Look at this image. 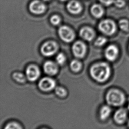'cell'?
<instances>
[{
  "mask_svg": "<svg viewBox=\"0 0 129 129\" xmlns=\"http://www.w3.org/2000/svg\"><path fill=\"white\" fill-rule=\"evenodd\" d=\"M91 76L99 83L105 82L109 79L111 69L108 63L100 62L92 65L90 69Z\"/></svg>",
  "mask_w": 129,
  "mask_h": 129,
  "instance_id": "1",
  "label": "cell"
},
{
  "mask_svg": "<svg viewBox=\"0 0 129 129\" xmlns=\"http://www.w3.org/2000/svg\"><path fill=\"white\" fill-rule=\"evenodd\" d=\"M105 100L109 106L120 107L126 102V96L124 92L120 90L112 89L107 92Z\"/></svg>",
  "mask_w": 129,
  "mask_h": 129,
  "instance_id": "2",
  "label": "cell"
},
{
  "mask_svg": "<svg viewBox=\"0 0 129 129\" xmlns=\"http://www.w3.org/2000/svg\"><path fill=\"white\" fill-rule=\"evenodd\" d=\"M98 29L102 33L105 35L111 36L115 33L117 27L114 21L111 19H104L100 22Z\"/></svg>",
  "mask_w": 129,
  "mask_h": 129,
  "instance_id": "3",
  "label": "cell"
},
{
  "mask_svg": "<svg viewBox=\"0 0 129 129\" xmlns=\"http://www.w3.org/2000/svg\"><path fill=\"white\" fill-rule=\"evenodd\" d=\"M59 49L58 44L54 41H48L44 42L41 47L40 51L42 55L50 57L57 52Z\"/></svg>",
  "mask_w": 129,
  "mask_h": 129,
  "instance_id": "4",
  "label": "cell"
},
{
  "mask_svg": "<svg viewBox=\"0 0 129 129\" xmlns=\"http://www.w3.org/2000/svg\"><path fill=\"white\" fill-rule=\"evenodd\" d=\"M58 34L60 38L67 43L72 42L75 39V34L74 31L70 27L65 25L59 27Z\"/></svg>",
  "mask_w": 129,
  "mask_h": 129,
  "instance_id": "5",
  "label": "cell"
},
{
  "mask_svg": "<svg viewBox=\"0 0 129 129\" xmlns=\"http://www.w3.org/2000/svg\"><path fill=\"white\" fill-rule=\"evenodd\" d=\"M87 46L82 41H77L72 46V51L74 56L78 59L84 57L87 52Z\"/></svg>",
  "mask_w": 129,
  "mask_h": 129,
  "instance_id": "6",
  "label": "cell"
},
{
  "mask_svg": "<svg viewBox=\"0 0 129 129\" xmlns=\"http://www.w3.org/2000/svg\"><path fill=\"white\" fill-rule=\"evenodd\" d=\"M39 88L43 92H49L56 87V82L54 79L51 77H44L39 81Z\"/></svg>",
  "mask_w": 129,
  "mask_h": 129,
  "instance_id": "7",
  "label": "cell"
},
{
  "mask_svg": "<svg viewBox=\"0 0 129 129\" xmlns=\"http://www.w3.org/2000/svg\"><path fill=\"white\" fill-rule=\"evenodd\" d=\"M119 53V48L114 44H111L105 49L104 55L107 60L109 62H114L117 59Z\"/></svg>",
  "mask_w": 129,
  "mask_h": 129,
  "instance_id": "8",
  "label": "cell"
},
{
  "mask_svg": "<svg viewBox=\"0 0 129 129\" xmlns=\"http://www.w3.org/2000/svg\"><path fill=\"white\" fill-rule=\"evenodd\" d=\"M25 75L28 80L35 82L39 79L40 75V70L36 65H30L26 68Z\"/></svg>",
  "mask_w": 129,
  "mask_h": 129,
  "instance_id": "9",
  "label": "cell"
},
{
  "mask_svg": "<svg viewBox=\"0 0 129 129\" xmlns=\"http://www.w3.org/2000/svg\"><path fill=\"white\" fill-rule=\"evenodd\" d=\"M29 10L31 13L36 15L42 14L46 10V5L41 0H34L30 3Z\"/></svg>",
  "mask_w": 129,
  "mask_h": 129,
  "instance_id": "10",
  "label": "cell"
},
{
  "mask_svg": "<svg viewBox=\"0 0 129 129\" xmlns=\"http://www.w3.org/2000/svg\"><path fill=\"white\" fill-rule=\"evenodd\" d=\"M128 118L127 111L124 108H119L115 111L113 115L114 120L119 125L125 123Z\"/></svg>",
  "mask_w": 129,
  "mask_h": 129,
  "instance_id": "11",
  "label": "cell"
},
{
  "mask_svg": "<svg viewBox=\"0 0 129 129\" xmlns=\"http://www.w3.org/2000/svg\"><path fill=\"white\" fill-rule=\"evenodd\" d=\"M43 70L45 73L48 75L53 76L57 73L59 68L56 62L48 60L44 63Z\"/></svg>",
  "mask_w": 129,
  "mask_h": 129,
  "instance_id": "12",
  "label": "cell"
},
{
  "mask_svg": "<svg viewBox=\"0 0 129 129\" xmlns=\"http://www.w3.org/2000/svg\"><path fill=\"white\" fill-rule=\"evenodd\" d=\"M79 35L84 40L90 42L95 38L96 33L94 30L89 26H85L81 29Z\"/></svg>",
  "mask_w": 129,
  "mask_h": 129,
  "instance_id": "13",
  "label": "cell"
},
{
  "mask_svg": "<svg viewBox=\"0 0 129 129\" xmlns=\"http://www.w3.org/2000/svg\"><path fill=\"white\" fill-rule=\"evenodd\" d=\"M67 9L70 13L76 15L82 12V7L80 2L77 0H71L67 4Z\"/></svg>",
  "mask_w": 129,
  "mask_h": 129,
  "instance_id": "14",
  "label": "cell"
},
{
  "mask_svg": "<svg viewBox=\"0 0 129 129\" xmlns=\"http://www.w3.org/2000/svg\"><path fill=\"white\" fill-rule=\"evenodd\" d=\"M91 13L96 18H100L104 13V10L101 5L95 4L91 8Z\"/></svg>",
  "mask_w": 129,
  "mask_h": 129,
  "instance_id": "15",
  "label": "cell"
},
{
  "mask_svg": "<svg viewBox=\"0 0 129 129\" xmlns=\"http://www.w3.org/2000/svg\"><path fill=\"white\" fill-rule=\"evenodd\" d=\"M111 113L112 109L109 105H103L100 110V119L102 121L106 120L110 116Z\"/></svg>",
  "mask_w": 129,
  "mask_h": 129,
  "instance_id": "16",
  "label": "cell"
},
{
  "mask_svg": "<svg viewBox=\"0 0 129 129\" xmlns=\"http://www.w3.org/2000/svg\"><path fill=\"white\" fill-rule=\"evenodd\" d=\"M12 77L15 80L19 83H24L27 79L26 75L20 72H15L12 74Z\"/></svg>",
  "mask_w": 129,
  "mask_h": 129,
  "instance_id": "17",
  "label": "cell"
},
{
  "mask_svg": "<svg viewBox=\"0 0 129 129\" xmlns=\"http://www.w3.org/2000/svg\"><path fill=\"white\" fill-rule=\"evenodd\" d=\"M82 63L78 59H73L70 63V68L72 71L74 72H80L82 69Z\"/></svg>",
  "mask_w": 129,
  "mask_h": 129,
  "instance_id": "18",
  "label": "cell"
},
{
  "mask_svg": "<svg viewBox=\"0 0 129 129\" xmlns=\"http://www.w3.org/2000/svg\"><path fill=\"white\" fill-rule=\"evenodd\" d=\"M55 92L60 98H65L67 95V91L64 87L57 86L55 88Z\"/></svg>",
  "mask_w": 129,
  "mask_h": 129,
  "instance_id": "19",
  "label": "cell"
},
{
  "mask_svg": "<svg viewBox=\"0 0 129 129\" xmlns=\"http://www.w3.org/2000/svg\"><path fill=\"white\" fill-rule=\"evenodd\" d=\"M119 26L121 30L125 32L129 31V22L126 19H121L119 21Z\"/></svg>",
  "mask_w": 129,
  "mask_h": 129,
  "instance_id": "20",
  "label": "cell"
},
{
  "mask_svg": "<svg viewBox=\"0 0 129 129\" xmlns=\"http://www.w3.org/2000/svg\"><path fill=\"white\" fill-rule=\"evenodd\" d=\"M56 62L59 65L64 64L66 61V57L64 53L62 52L59 53L56 56Z\"/></svg>",
  "mask_w": 129,
  "mask_h": 129,
  "instance_id": "21",
  "label": "cell"
},
{
  "mask_svg": "<svg viewBox=\"0 0 129 129\" xmlns=\"http://www.w3.org/2000/svg\"><path fill=\"white\" fill-rule=\"evenodd\" d=\"M107 42V39L104 36H99L98 37L94 42V45L98 46V47H101L103 45H105Z\"/></svg>",
  "mask_w": 129,
  "mask_h": 129,
  "instance_id": "22",
  "label": "cell"
},
{
  "mask_svg": "<svg viewBox=\"0 0 129 129\" xmlns=\"http://www.w3.org/2000/svg\"><path fill=\"white\" fill-rule=\"evenodd\" d=\"M4 128L5 129H22V127L18 122H11L6 124Z\"/></svg>",
  "mask_w": 129,
  "mask_h": 129,
  "instance_id": "23",
  "label": "cell"
},
{
  "mask_svg": "<svg viewBox=\"0 0 129 129\" xmlns=\"http://www.w3.org/2000/svg\"><path fill=\"white\" fill-rule=\"evenodd\" d=\"M50 22L53 25L57 26L61 22V18L59 16L55 15L51 17L50 19Z\"/></svg>",
  "mask_w": 129,
  "mask_h": 129,
  "instance_id": "24",
  "label": "cell"
},
{
  "mask_svg": "<svg viewBox=\"0 0 129 129\" xmlns=\"http://www.w3.org/2000/svg\"><path fill=\"white\" fill-rule=\"evenodd\" d=\"M114 4L118 8H122L125 5L126 2L124 0H115Z\"/></svg>",
  "mask_w": 129,
  "mask_h": 129,
  "instance_id": "25",
  "label": "cell"
},
{
  "mask_svg": "<svg viewBox=\"0 0 129 129\" xmlns=\"http://www.w3.org/2000/svg\"><path fill=\"white\" fill-rule=\"evenodd\" d=\"M99 1L104 5L109 6L114 3L115 0H99Z\"/></svg>",
  "mask_w": 129,
  "mask_h": 129,
  "instance_id": "26",
  "label": "cell"
},
{
  "mask_svg": "<svg viewBox=\"0 0 129 129\" xmlns=\"http://www.w3.org/2000/svg\"><path fill=\"white\" fill-rule=\"evenodd\" d=\"M60 1H61V2H65V1H66L67 0H60Z\"/></svg>",
  "mask_w": 129,
  "mask_h": 129,
  "instance_id": "27",
  "label": "cell"
},
{
  "mask_svg": "<svg viewBox=\"0 0 129 129\" xmlns=\"http://www.w3.org/2000/svg\"><path fill=\"white\" fill-rule=\"evenodd\" d=\"M128 110L129 111V103L128 105Z\"/></svg>",
  "mask_w": 129,
  "mask_h": 129,
  "instance_id": "28",
  "label": "cell"
},
{
  "mask_svg": "<svg viewBox=\"0 0 129 129\" xmlns=\"http://www.w3.org/2000/svg\"><path fill=\"white\" fill-rule=\"evenodd\" d=\"M44 1H45V2H47V1H50V0H43Z\"/></svg>",
  "mask_w": 129,
  "mask_h": 129,
  "instance_id": "29",
  "label": "cell"
},
{
  "mask_svg": "<svg viewBox=\"0 0 129 129\" xmlns=\"http://www.w3.org/2000/svg\"><path fill=\"white\" fill-rule=\"evenodd\" d=\"M128 126H129V121H128Z\"/></svg>",
  "mask_w": 129,
  "mask_h": 129,
  "instance_id": "30",
  "label": "cell"
},
{
  "mask_svg": "<svg viewBox=\"0 0 129 129\" xmlns=\"http://www.w3.org/2000/svg\"></svg>",
  "mask_w": 129,
  "mask_h": 129,
  "instance_id": "31",
  "label": "cell"
}]
</instances>
